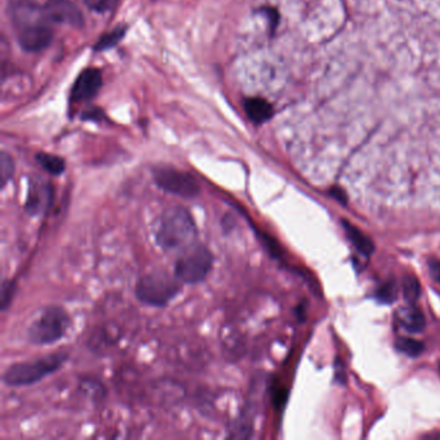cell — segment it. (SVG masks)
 I'll list each match as a JSON object with an SVG mask.
<instances>
[{
  "label": "cell",
  "mask_w": 440,
  "mask_h": 440,
  "mask_svg": "<svg viewBox=\"0 0 440 440\" xmlns=\"http://www.w3.org/2000/svg\"><path fill=\"white\" fill-rule=\"evenodd\" d=\"M429 270L431 272V276L440 284V260H430Z\"/></svg>",
  "instance_id": "23"
},
{
  "label": "cell",
  "mask_w": 440,
  "mask_h": 440,
  "mask_svg": "<svg viewBox=\"0 0 440 440\" xmlns=\"http://www.w3.org/2000/svg\"><path fill=\"white\" fill-rule=\"evenodd\" d=\"M244 109L248 115L249 119L255 125H262L270 120L274 115V109L271 103L260 99V97H252L244 101Z\"/></svg>",
  "instance_id": "12"
},
{
  "label": "cell",
  "mask_w": 440,
  "mask_h": 440,
  "mask_svg": "<svg viewBox=\"0 0 440 440\" xmlns=\"http://www.w3.org/2000/svg\"><path fill=\"white\" fill-rule=\"evenodd\" d=\"M153 179L160 190L183 199H195L200 194V186L190 173L173 167L154 168Z\"/></svg>",
  "instance_id": "6"
},
{
  "label": "cell",
  "mask_w": 440,
  "mask_h": 440,
  "mask_svg": "<svg viewBox=\"0 0 440 440\" xmlns=\"http://www.w3.org/2000/svg\"><path fill=\"white\" fill-rule=\"evenodd\" d=\"M329 194L341 204H348V195L346 192H344L342 189H339V186H335L329 190Z\"/></svg>",
  "instance_id": "22"
},
{
  "label": "cell",
  "mask_w": 440,
  "mask_h": 440,
  "mask_svg": "<svg viewBox=\"0 0 440 440\" xmlns=\"http://www.w3.org/2000/svg\"><path fill=\"white\" fill-rule=\"evenodd\" d=\"M125 31H127V26L122 25V26H118L116 29H114L113 31L102 35L101 39L94 45V51L99 52V51L113 48L125 38Z\"/></svg>",
  "instance_id": "15"
},
{
  "label": "cell",
  "mask_w": 440,
  "mask_h": 440,
  "mask_svg": "<svg viewBox=\"0 0 440 440\" xmlns=\"http://www.w3.org/2000/svg\"><path fill=\"white\" fill-rule=\"evenodd\" d=\"M16 283L11 279H4L1 283V289H0V309L1 311H5L14 298L16 294Z\"/></svg>",
  "instance_id": "18"
},
{
  "label": "cell",
  "mask_w": 440,
  "mask_h": 440,
  "mask_svg": "<svg viewBox=\"0 0 440 440\" xmlns=\"http://www.w3.org/2000/svg\"><path fill=\"white\" fill-rule=\"evenodd\" d=\"M42 14L51 23H64L74 27L84 25V17L79 8L68 0H49L42 8Z\"/></svg>",
  "instance_id": "8"
},
{
  "label": "cell",
  "mask_w": 440,
  "mask_h": 440,
  "mask_svg": "<svg viewBox=\"0 0 440 440\" xmlns=\"http://www.w3.org/2000/svg\"><path fill=\"white\" fill-rule=\"evenodd\" d=\"M182 284L176 275L167 271H151L137 281L135 294L144 305L166 307L180 294Z\"/></svg>",
  "instance_id": "2"
},
{
  "label": "cell",
  "mask_w": 440,
  "mask_h": 440,
  "mask_svg": "<svg viewBox=\"0 0 440 440\" xmlns=\"http://www.w3.org/2000/svg\"><path fill=\"white\" fill-rule=\"evenodd\" d=\"M88 8L96 12H106L113 8L116 0H84Z\"/></svg>",
  "instance_id": "21"
},
{
  "label": "cell",
  "mask_w": 440,
  "mask_h": 440,
  "mask_svg": "<svg viewBox=\"0 0 440 440\" xmlns=\"http://www.w3.org/2000/svg\"><path fill=\"white\" fill-rule=\"evenodd\" d=\"M396 319L403 329L409 333H419L425 329L426 320L417 306L409 304L398 310Z\"/></svg>",
  "instance_id": "11"
},
{
  "label": "cell",
  "mask_w": 440,
  "mask_h": 440,
  "mask_svg": "<svg viewBox=\"0 0 440 440\" xmlns=\"http://www.w3.org/2000/svg\"><path fill=\"white\" fill-rule=\"evenodd\" d=\"M83 118L84 119H90V120H99L101 119L102 113L99 112V110H90L88 113L83 114Z\"/></svg>",
  "instance_id": "25"
},
{
  "label": "cell",
  "mask_w": 440,
  "mask_h": 440,
  "mask_svg": "<svg viewBox=\"0 0 440 440\" xmlns=\"http://www.w3.org/2000/svg\"><path fill=\"white\" fill-rule=\"evenodd\" d=\"M398 285L396 282L385 283L384 285H381L376 294V298L381 302V304H393L398 298Z\"/></svg>",
  "instance_id": "20"
},
{
  "label": "cell",
  "mask_w": 440,
  "mask_h": 440,
  "mask_svg": "<svg viewBox=\"0 0 440 440\" xmlns=\"http://www.w3.org/2000/svg\"><path fill=\"white\" fill-rule=\"evenodd\" d=\"M14 170H16L14 160L8 153L3 151L0 155V182H1L3 189L13 179Z\"/></svg>",
  "instance_id": "17"
},
{
  "label": "cell",
  "mask_w": 440,
  "mask_h": 440,
  "mask_svg": "<svg viewBox=\"0 0 440 440\" xmlns=\"http://www.w3.org/2000/svg\"><path fill=\"white\" fill-rule=\"evenodd\" d=\"M66 352H53L35 361L12 364L3 374V383L11 387L30 386L42 381L47 376L57 372L68 361Z\"/></svg>",
  "instance_id": "3"
},
{
  "label": "cell",
  "mask_w": 440,
  "mask_h": 440,
  "mask_svg": "<svg viewBox=\"0 0 440 440\" xmlns=\"http://www.w3.org/2000/svg\"><path fill=\"white\" fill-rule=\"evenodd\" d=\"M213 268V255L203 244L195 243L181 252L174 262L173 272L183 284H198L205 281Z\"/></svg>",
  "instance_id": "5"
},
{
  "label": "cell",
  "mask_w": 440,
  "mask_h": 440,
  "mask_svg": "<svg viewBox=\"0 0 440 440\" xmlns=\"http://www.w3.org/2000/svg\"><path fill=\"white\" fill-rule=\"evenodd\" d=\"M396 350L406 354L408 357L416 358L422 354L425 349V345L418 339H411V337H399L396 342Z\"/></svg>",
  "instance_id": "16"
},
{
  "label": "cell",
  "mask_w": 440,
  "mask_h": 440,
  "mask_svg": "<svg viewBox=\"0 0 440 440\" xmlns=\"http://www.w3.org/2000/svg\"><path fill=\"white\" fill-rule=\"evenodd\" d=\"M55 200V189L51 182L34 177L29 182L25 211L33 217L44 215Z\"/></svg>",
  "instance_id": "7"
},
{
  "label": "cell",
  "mask_w": 440,
  "mask_h": 440,
  "mask_svg": "<svg viewBox=\"0 0 440 440\" xmlns=\"http://www.w3.org/2000/svg\"><path fill=\"white\" fill-rule=\"evenodd\" d=\"M102 87V74L99 68L83 70L71 90V99L75 102L92 100Z\"/></svg>",
  "instance_id": "10"
},
{
  "label": "cell",
  "mask_w": 440,
  "mask_h": 440,
  "mask_svg": "<svg viewBox=\"0 0 440 440\" xmlns=\"http://www.w3.org/2000/svg\"><path fill=\"white\" fill-rule=\"evenodd\" d=\"M439 372H440V361H439Z\"/></svg>",
  "instance_id": "27"
},
{
  "label": "cell",
  "mask_w": 440,
  "mask_h": 440,
  "mask_svg": "<svg viewBox=\"0 0 440 440\" xmlns=\"http://www.w3.org/2000/svg\"><path fill=\"white\" fill-rule=\"evenodd\" d=\"M336 371H337V373H336V378H337L339 381H341V383H345L346 376H345V373H344V367H342V364H341V361H337V368H336Z\"/></svg>",
  "instance_id": "26"
},
{
  "label": "cell",
  "mask_w": 440,
  "mask_h": 440,
  "mask_svg": "<svg viewBox=\"0 0 440 440\" xmlns=\"http://www.w3.org/2000/svg\"><path fill=\"white\" fill-rule=\"evenodd\" d=\"M18 44L26 52H40L53 40V31L45 25H30L18 33Z\"/></svg>",
  "instance_id": "9"
},
{
  "label": "cell",
  "mask_w": 440,
  "mask_h": 440,
  "mask_svg": "<svg viewBox=\"0 0 440 440\" xmlns=\"http://www.w3.org/2000/svg\"><path fill=\"white\" fill-rule=\"evenodd\" d=\"M155 242L164 252H182L196 243L198 227L192 212L183 205L167 208L157 221Z\"/></svg>",
  "instance_id": "1"
},
{
  "label": "cell",
  "mask_w": 440,
  "mask_h": 440,
  "mask_svg": "<svg viewBox=\"0 0 440 440\" xmlns=\"http://www.w3.org/2000/svg\"><path fill=\"white\" fill-rule=\"evenodd\" d=\"M36 161L39 163V166L47 170L48 173L53 174V176H60L62 174L65 170H66V161L65 159L58 157V155H53V154H47V153H39L36 154Z\"/></svg>",
  "instance_id": "14"
},
{
  "label": "cell",
  "mask_w": 440,
  "mask_h": 440,
  "mask_svg": "<svg viewBox=\"0 0 440 440\" xmlns=\"http://www.w3.org/2000/svg\"><path fill=\"white\" fill-rule=\"evenodd\" d=\"M421 285L415 276H406L403 281V294L408 304H415L419 297Z\"/></svg>",
  "instance_id": "19"
},
{
  "label": "cell",
  "mask_w": 440,
  "mask_h": 440,
  "mask_svg": "<svg viewBox=\"0 0 440 440\" xmlns=\"http://www.w3.org/2000/svg\"><path fill=\"white\" fill-rule=\"evenodd\" d=\"M71 327V318L62 306H47L27 328V339L35 346L56 344Z\"/></svg>",
  "instance_id": "4"
},
{
  "label": "cell",
  "mask_w": 440,
  "mask_h": 440,
  "mask_svg": "<svg viewBox=\"0 0 440 440\" xmlns=\"http://www.w3.org/2000/svg\"><path fill=\"white\" fill-rule=\"evenodd\" d=\"M263 13L269 17V20H270V23H272V26H276L278 20H279V16H278L276 11H275V10H270V8H266V10L263 11Z\"/></svg>",
  "instance_id": "24"
},
{
  "label": "cell",
  "mask_w": 440,
  "mask_h": 440,
  "mask_svg": "<svg viewBox=\"0 0 440 440\" xmlns=\"http://www.w3.org/2000/svg\"><path fill=\"white\" fill-rule=\"evenodd\" d=\"M341 224H342L345 234L350 240L351 244L358 249L363 256H365V257L371 256L374 252V244H373L371 237L364 235L358 227H355L348 220H341Z\"/></svg>",
  "instance_id": "13"
}]
</instances>
